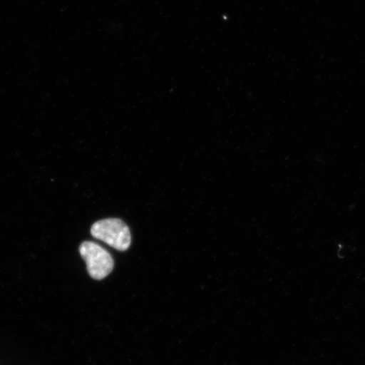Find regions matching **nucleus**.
Listing matches in <instances>:
<instances>
[{
    "mask_svg": "<svg viewBox=\"0 0 365 365\" xmlns=\"http://www.w3.org/2000/svg\"><path fill=\"white\" fill-rule=\"evenodd\" d=\"M91 234L113 249L125 251L130 248L131 235L130 228L118 218H108L98 221L91 227Z\"/></svg>",
    "mask_w": 365,
    "mask_h": 365,
    "instance_id": "nucleus-1",
    "label": "nucleus"
},
{
    "mask_svg": "<svg viewBox=\"0 0 365 365\" xmlns=\"http://www.w3.org/2000/svg\"><path fill=\"white\" fill-rule=\"evenodd\" d=\"M80 254L84 259L91 277L102 280L113 271L114 262L110 253L94 242L86 241L80 246Z\"/></svg>",
    "mask_w": 365,
    "mask_h": 365,
    "instance_id": "nucleus-2",
    "label": "nucleus"
}]
</instances>
